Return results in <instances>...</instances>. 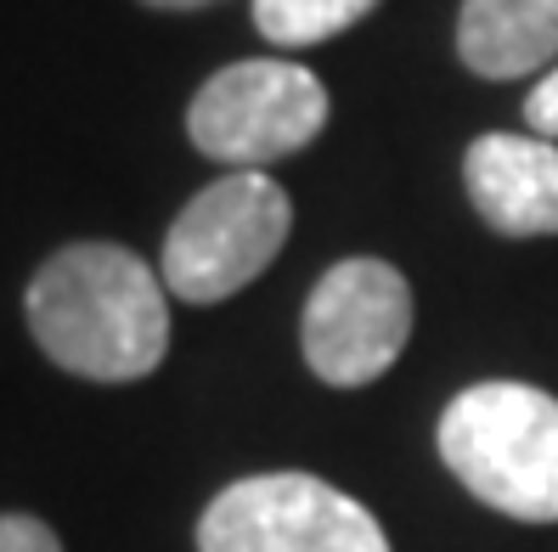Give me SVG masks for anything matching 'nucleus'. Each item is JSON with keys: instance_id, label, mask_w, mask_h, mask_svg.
I'll list each match as a JSON object with an SVG mask.
<instances>
[{"instance_id": "obj_4", "label": "nucleus", "mask_w": 558, "mask_h": 552, "mask_svg": "<svg viewBox=\"0 0 558 552\" xmlns=\"http://www.w3.org/2000/svg\"><path fill=\"white\" fill-rule=\"evenodd\" d=\"M327 124V90L311 69L282 57L232 62L186 108V136L204 158L232 170H259L300 152Z\"/></svg>"}, {"instance_id": "obj_3", "label": "nucleus", "mask_w": 558, "mask_h": 552, "mask_svg": "<svg viewBox=\"0 0 558 552\" xmlns=\"http://www.w3.org/2000/svg\"><path fill=\"white\" fill-rule=\"evenodd\" d=\"M288 192L259 170H232L175 214L158 277L186 305H220L271 266L288 243Z\"/></svg>"}, {"instance_id": "obj_8", "label": "nucleus", "mask_w": 558, "mask_h": 552, "mask_svg": "<svg viewBox=\"0 0 558 552\" xmlns=\"http://www.w3.org/2000/svg\"><path fill=\"white\" fill-rule=\"evenodd\" d=\"M457 57L480 79L547 74L558 57V0H463Z\"/></svg>"}, {"instance_id": "obj_12", "label": "nucleus", "mask_w": 558, "mask_h": 552, "mask_svg": "<svg viewBox=\"0 0 558 552\" xmlns=\"http://www.w3.org/2000/svg\"><path fill=\"white\" fill-rule=\"evenodd\" d=\"M147 7H163V12H192V7H215V0H147Z\"/></svg>"}, {"instance_id": "obj_2", "label": "nucleus", "mask_w": 558, "mask_h": 552, "mask_svg": "<svg viewBox=\"0 0 558 552\" xmlns=\"http://www.w3.org/2000/svg\"><path fill=\"white\" fill-rule=\"evenodd\" d=\"M440 457L469 491L524 525H558V401L531 383H474L440 417Z\"/></svg>"}, {"instance_id": "obj_11", "label": "nucleus", "mask_w": 558, "mask_h": 552, "mask_svg": "<svg viewBox=\"0 0 558 552\" xmlns=\"http://www.w3.org/2000/svg\"><path fill=\"white\" fill-rule=\"evenodd\" d=\"M524 124H531V136L558 142V62L531 85V96H524Z\"/></svg>"}, {"instance_id": "obj_10", "label": "nucleus", "mask_w": 558, "mask_h": 552, "mask_svg": "<svg viewBox=\"0 0 558 552\" xmlns=\"http://www.w3.org/2000/svg\"><path fill=\"white\" fill-rule=\"evenodd\" d=\"M0 552H62V541L35 513H0Z\"/></svg>"}, {"instance_id": "obj_9", "label": "nucleus", "mask_w": 558, "mask_h": 552, "mask_svg": "<svg viewBox=\"0 0 558 552\" xmlns=\"http://www.w3.org/2000/svg\"><path fill=\"white\" fill-rule=\"evenodd\" d=\"M378 0H254V28L271 46H322L344 35L350 23H361Z\"/></svg>"}, {"instance_id": "obj_1", "label": "nucleus", "mask_w": 558, "mask_h": 552, "mask_svg": "<svg viewBox=\"0 0 558 552\" xmlns=\"http://www.w3.org/2000/svg\"><path fill=\"white\" fill-rule=\"evenodd\" d=\"M28 333L62 372L136 383L170 349L163 277L119 243H69L28 282Z\"/></svg>"}, {"instance_id": "obj_6", "label": "nucleus", "mask_w": 558, "mask_h": 552, "mask_svg": "<svg viewBox=\"0 0 558 552\" xmlns=\"http://www.w3.org/2000/svg\"><path fill=\"white\" fill-rule=\"evenodd\" d=\"M412 339V287L389 259H339L305 305V361L322 383L361 389Z\"/></svg>"}, {"instance_id": "obj_5", "label": "nucleus", "mask_w": 558, "mask_h": 552, "mask_svg": "<svg viewBox=\"0 0 558 552\" xmlns=\"http://www.w3.org/2000/svg\"><path fill=\"white\" fill-rule=\"evenodd\" d=\"M198 552H389L384 525L316 474H254L204 507Z\"/></svg>"}, {"instance_id": "obj_7", "label": "nucleus", "mask_w": 558, "mask_h": 552, "mask_svg": "<svg viewBox=\"0 0 558 552\" xmlns=\"http://www.w3.org/2000/svg\"><path fill=\"white\" fill-rule=\"evenodd\" d=\"M463 186L490 232L502 237L558 232V142L547 136H480L463 152Z\"/></svg>"}]
</instances>
